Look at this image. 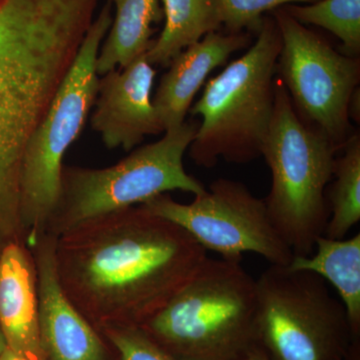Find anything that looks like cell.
Segmentation results:
<instances>
[{
    "label": "cell",
    "mask_w": 360,
    "mask_h": 360,
    "mask_svg": "<svg viewBox=\"0 0 360 360\" xmlns=\"http://www.w3.org/2000/svg\"><path fill=\"white\" fill-rule=\"evenodd\" d=\"M207 258L188 232L142 205L89 220L58 236L63 290L97 329L141 328Z\"/></svg>",
    "instance_id": "1"
},
{
    "label": "cell",
    "mask_w": 360,
    "mask_h": 360,
    "mask_svg": "<svg viewBox=\"0 0 360 360\" xmlns=\"http://www.w3.org/2000/svg\"><path fill=\"white\" fill-rule=\"evenodd\" d=\"M84 37L40 25L0 4V253L25 241L21 224L23 158Z\"/></svg>",
    "instance_id": "2"
},
{
    "label": "cell",
    "mask_w": 360,
    "mask_h": 360,
    "mask_svg": "<svg viewBox=\"0 0 360 360\" xmlns=\"http://www.w3.org/2000/svg\"><path fill=\"white\" fill-rule=\"evenodd\" d=\"M142 331L177 360H245L258 345L257 281L207 257Z\"/></svg>",
    "instance_id": "3"
},
{
    "label": "cell",
    "mask_w": 360,
    "mask_h": 360,
    "mask_svg": "<svg viewBox=\"0 0 360 360\" xmlns=\"http://www.w3.org/2000/svg\"><path fill=\"white\" fill-rule=\"evenodd\" d=\"M257 39L241 58L208 80L189 110L200 115L189 155L198 167L219 160L243 165L262 156L274 115V84L281 35L276 21L265 15Z\"/></svg>",
    "instance_id": "4"
},
{
    "label": "cell",
    "mask_w": 360,
    "mask_h": 360,
    "mask_svg": "<svg viewBox=\"0 0 360 360\" xmlns=\"http://www.w3.org/2000/svg\"><path fill=\"white\" fill-rule=\"evenodd\" d=\"M274 108L262 149L272 184L265 198L270 221L293 255L309 257L329 219L326 188L340 149L303 122L278 77Z\"/></svg>",
    "instance_id": "5"
},
{
    "label": "cell",
    "mask_w": 360,
    "mask_h": 360,
    "mask_svg": "<svg viewBox=\"0 0 360 360\" xmlns=\"http://www.w3.org/2000/svg\"><path fill=\"white\" fill-rule=\"evenodd\" d=\"M198 125L184 122L112 167H63L58 202L46 232L58 238L89 220L141 205L169 191L205 193L203 184L187 174L184 165Z\"/></svg>",
    "instance_id": "6"
},
{
    "label": "cell",
    "mask_w": 360,
    "mask_h": 360,
    "mask_svg": "<svg viewBox=\"0 0 360 360\" xmlns=\"http://www.w3.org/2000/svg\"><path fill=\"white\" fill-rule=\"evenodd\" d=\"M112 20V4L108 1L89 26L77 58L25 149L20 217L27 246L46 232L60 191L63 158L82 134L96 103L97 56Z\"/></svg>",
    "instance_id": "7"
},
{
    "label": "cell",
    "mask_w": 360,
    "mask_h": 360,
    "mask_svg": "<svg viewBox=\"0 0 360 360\" xmlns=\"http://www.w3.org/2000/svg\"><path fill=\"white\" fill-rule=\"evenodd\" d=\"M258 345L270 360H347L355 340L323 278L270 265L257 281Z\"/></svg>",
    "instance_id": "8"
},
{
    "label": "cell",
    "mask_w": 360,
    "mask_h": 360,
    "mask_svg": "<svg viewBox=\"0 0 360 360\" xmlns=\"http://www.w3.org/2000/svg\"><path fill=\"white\" fill-rule=\"evenodd\" d=\"M270 14L281 35L276 77L303 122L321 130L340 151L352 135L348 110L359 87L360 58L336 51L283 7Z\"/></svg>",
    "instance_id": "9"
},
{
    "label": "cell",
    "mask_w": 360,
    "mask_h": 360,
    "mask_svg": "<svg viewBox=\"0 0 360 360\" xmlns=\"http://www.w3.org/2000/svg\"><path fill=\"white\" fill-rule=\"evenodd\" d=\"M188 205L177 202L169 194L142 203L153 214L184 229L205 248L222 259L241 262L243 253L253 252L270 265L288 266L292 250L270 221L264 200L236 180L219 179Z\"/></svg>",
    "instance_id": "10"
},
{
    "label": "cell",
    "mask_w": 360,
    "mask_h": 360,
    "mask_svg": "<svg viewBox=\"0 0 360 360\" xmlns=\"http://www.w3.org/2000/svg\"><path fill=\"white\" fill-rule=\"evenodd\" d=\"M58 236L45 232L28 248L37 271L39 333L44 360H110V348L63 290L56 269Z\"/></svg>",
    "instance_id": "11"
},
{
    "label": "cell",
    "mask_w": 360,
    "mask_h": 360,
    "mask_svg": "<svg viewBox=\"0 0 360 360\" xmlns=\"http://www.w3.org/2000/svg\"><path fill=\"white\" fill-rule=\"evenodd\" d=\"M155 75L143 54L99 79L91 127L106 148L129 151L148 135L165 132L151 99Z\"/></svg>",
    "instance_id": "12"
},
{
    "label": "cell",
    "mask_w": 360,
    "mask_h": 360,
    "mask_svg": "<svg viewBox=\"0 0 360 360\" xmlns=\"http://www.w3.org/2000/svg\"><path fill=\"white\" fill-rule=\"evenodd\" d=\"M252 37L250 32H210L170 63L153 99L165 132L186 122L193 98L210 73L224 65L234 52L250 46Z\"/></svg>",
    "instance_id": "13"
},
{
    "label": "cell",
    "mask_w": 360,
    "mask_h": 360,
    "mask_svg": "<svg viewBox=\"0 0 360 360\" xmlns=\"http://www.w3.org/2000/svg\"><path fill=\"white\" fill-rule=\"evenodd\" d=\"M0 329L7 348L32 360H44L37 266L23 240L9 243L0 253Z\"/></svg>",
    "instance_id": "14"
},
{
    "label": "cell",
    "mask_w": 360,
    "mask_h": 360,
    "mask_svg": "<svg viewBox=\"0 0 360 360\" xmlns=\"http://www.w3.org/2000/svg\"><path fill=\"white\" fill-rule=\"evenodd\" d=\"M288 267L307 270L333 284L347 310L354 338H360V233L350 238L321 236L309 257L295 255Z\"/></svg>",
    "instance_id": "15"
},
{
    "label": "cell",
    "mask_w": 360,
    "mask_h": 360,
    "mask_svg": "<svg viewBox=\"0 0 360 360\" xmlns=\"http://www.w3.org/2000/svg\"><path fill=\"white\" fill-rule=\"evenodd\" d=\"M115 6V18L96 60L98 75L123 68L143 56L155 39V28L165 18L160 0H108Z\"/></svg>",
    "instance_id": "16"
},
{
    "label": "cell",
    "mask_w": 360,
    "mask_h": 360,
    "mask_svg": "<svg viewBox=\"0 0 360 360\" xmlns=\"http://www.w3.org/2000/svg\"><path fill=\"white\" fill-rule=\"evenodd\" d=\"M165 25L146 53L151 65L168 68L177 56L221 27L213 0H161Z\"/></svg>",
    "instance_id": "17"
},
{
    "label": "cell",
    "mask_w": 360,
    "mask_h": 360,
    "mask_svg": "<svg viewBox=\"0 0 360 360\" xmlns=\"http://www.w3.org/2000/svg\"><path fill=\"white\" fill-rule=\"evenodd\" d=\"M336 158L326 200L329 219L324 236L343 239L360 220V135L354 134Z\"/></svg>",
    "instance_id": "18"
},
{
    "label": "cell",
    "mask_w": 360,
    "mask_h": 360,
    "mask_svg": "<svg viewBox=\"0 0 360 360\" xmlns=\"http://www.w3.org/2000/svg\"><path fill=\"white\" fill-rule=\"evenodd\" d=\"M284 11L303 25L328 30L341 40V53L360 54V0H319L307 6L288 4Z\"/></svg>",
    "instance_id": "19"
},
{
    "label": "cell",
    "mask_w": 360,
    "mask_h": 360,
    "mask_svg": "<svg viewBox=\"0 0 360 360\" xmlns=\"http://www.w3.org/2000/svg\"><path fill=\"white\" fill-rule=\"evenodd\" d=\"M317 1L319 0H213V4L225 32L257 34L265 13L288 4Z\"/></svg>",
    "instance_id": "20"
},
{
    "label": "cell",
    "mask_w": 360,
    "mask_h": 360,
    "mask_svg": "<svg viewBox=\"0 0 360 360\" xmlns=\"http://www.w3.org/2000/svg\"><path fill=\"white\" fill-rule=\"evenodd\" d=\"M98 333L115 350L118 360H177L139 328L108 324L101 326Z\"/></svg>",
    "instance_id": "21"
},
{
    "label": "cell",
    "mask_w": 360,
    "mask_h": 360,
    "mask_svg": "<svg viewBox=\"0 0 360 360\" xmlns=\"http://www.w3.org/2000/svg\"><path fill=\"white\" fill-rule=\"evenodd\" d=\"M245 360H270L262 347H257L250 352ZM347 360H360V338L355 340L352 343V349L348 354Z\"/></svg>",
    "instance_id": "22"
},
{
    "label": "cell",
    "mask_w": 360,
    "mask_h": 360,
    "mask_svg": "<svg viewBox=\"0 0 360 360\" xmlns=\"http://www.w3.org/2000/svg\"><path fill=\"white\" fill-rule=\"evenodd\" d=\"M359 87H357L352 94V98H350L349 103V118H352L354 122L359 123Z\"/></svg>",
    "instance_id": "23"
},
{
    "label": "cell",
    "mask_w": 360,
    "mask_h": 360,
    "mask_svg": "<svg viewBox=\"0 0 360 360\" xmlns=\"http://www.w3.org/2000/svg\"><path fill=\"white\" fill-rule=\"evenodd\" d=\"M0 360H32L27 359V357L22 356V355L15 354L13 350L9 349V348H6L4 350V354H2L1 357H0Z\"/></svg>",
    "instance_id": "24"
},
{
    "label": "cell",
    "mask_w": 360,
    "mask_h": 360,
    "mask_svg": "<svg viewBox=\"0 0 360 360\" xmlns=\"http://www.w3.org/2000/svg\"><path fill=\"white\" fill-rule=\"evenodd\" d=\"M6 348V341L4 340V335H2L1 329H0V357H1L2 354H4Z\"/></svg>",
    "instance_id": "25"
},
{
    "label": "cell",
    "mask_w": 360,
    "mask_h": 360,
    "mask_svg": "<svg viewBox=\"0 0 360 360\" xmlns=\"http://www.w3.org/2000/svg\"><path fill=\"white\" fill-rule=\"evenodd\" d=\"M0 1H1V0H0Z\"/></svg>",
    "instance_id": "26"
}]
</instances>
